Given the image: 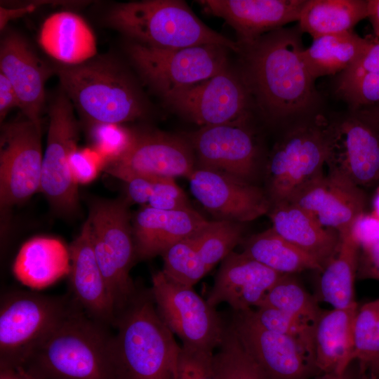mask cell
<instances>
[{
	"mask_svg": "<svg viewBox=\"0 0 379 379\" xmlns=\"http://www.w3.org/2000/svg\"><path fill=\"white\" fill-rule=\"evenodd\" d=\"M328 174L361 188L379 186V124L364 109L326 120Z\"/></svg>",
	"mask_w": 379,
	"mask_h": 379,
	"instance_id": "ba28073f",
	"label": "cell"
},
{
	"mask_svg": "<svg viewBox=\"0 0 379 379\" xmlns=\"http://www.w3.org/2000/svg\"><path fill=\"white\" fill-rule=\"evenodd\" d=\"M242 253L282 274L310 270L320 272L323 270L314 258L285 240L272 227L248 238Z\"/></svg>",
	"mask_w": 379,
	"mask_h": 379,
	"instance_id": "1f68e13d",
	"label": "cell"
},
{
	"mask_svg": "<svg viewBox=\"0 0 379 379\" xmlns=\"http://www.w3.org/2000/svg\"><path fill=\"white\" fill-rule=\"evenodd\" d=\"M282 275L242 252L232 251L222 260L206 301L214 308L226 302L234 312L251 310Z\"/></svg>",
	"mask_w": 379,
	"mask_h": 379,
	"instance_id": "44dd1931",
	"label": "cell"
},
{
	"mask_svg": "<svg viewBox=\"0 0 379 379\" xmlns=\"http://www.w3.org/2000/svg\"><path fill=\"white\" fill-rule=\"evenodd\" d=\"M208 222L192 208L166 211L145 206L136 214L132 226L135 258L143 260L161 255Z\"/></svg>",
	"mask_w": 379,
	"mask_h": 379,
	"instance_id": "cb8c5ba5",
	"label": "cell"
},
{
	"mask_svg": "<svg viewBox=\"0 0 379 379\" xmlns=\"http://www.w3.org/2000/svg\"><path fill=\"white\" fill-rule=\"evenodd\" d=\"M379 261V241L360 248L358 267L367 266Z\"/></svg>",
	"mask_w": 379,
	"mask_h": 379,
	"instance_id": "7dc6e473",
	"label": "cell"
},
{
	"mask_svg": "<svg viewBox=\"0 0 379 379\" xmlns=\"http://www.w3.org/2000/svg\"><path fill=\"white\" fill-rule=\"evenodd\" d=\"M69 250L75 303L91 319L104 325L114 324L116 310L95 255L88 219Z\"/></svg>",
	"mask_w": 379,
	"mask_h": 379,
	"instance_id": "603a6c76",
	"label": "cell"
},
{
	"mask_svg": "<svg viewBox=\"0 0 379 379\" xmlns=\"http://www.w3.org/2000/svg\"><path fill=\"white\" fill-rule=\"evenodd\" d=\"M302 33L298 26L283 27L241 47L244 81L259 107L272 119L305 114L317 100L315 80L302 57Z\"/></svg>",
	"mask_w": 379,
	"mask_h": 379,
	"instance_id": "6da1fadb",
	"label": "cell"
},
{
	"mask_svg": "<svg viewBox=\"0 0 379 379\" xmlns=\"http://www.w3.org/2000/svg\"><path fill=\"white\" fill-rule=\"evenodd\" d=\"M251 312L265 329L293 338L314 352V325L271 307L259 306Z\"/></svg>",
	"mask_w": 379,
	"mask_h": 379,
	"instance_id": "f35d334b",
	"label": "cell"
},
{
	"mask_svg": "<svg viewBox=\"0 0 379 379\" xmlns=\"http://www.w3.org/2000/svg\"><path fill=\"white\" fill-rule=\"evenodd\" d=\"M359 252L360 247L349 231L341 235L338 252L320 272L319 298L333 308L345 309L357 303L354 282Z\"/></svg>",
	"mask_w": 379,
	"mask_h": 379,
	"instance_id": "f546056e",
	"label": "cell"
},
{
	"mask_svg": "<svg viewBox=\"0 0 379 379\" xmlns=\"http://www.w3.org/2000/svg\"><path fill=\"white\" fill-rule=\"evenodd\" d=\"M71 269L69 250L59 239L36 237L26 241L15 259L13 272L23 285L43 289L55 283Z\"/></svg>",
	"mask_w": 379,
	"mask_h": 379,
	"instance_id": "83f0119b",
	"label": "cell"
},
{
	"mask_svg": "<svg viewBox=\"0 0 379 379\" xmlns=\"http://www.w3.org/2000/svg\"><path fill=\"white\" fill-rule=\"evenodd\" d=\"M206 12L224 19L237 32L240 46L298 21L307 0H204Z\"/></svg>",
	"mask_w": 379,
	"mask_h": 379,
	"instance_id": "d6986e66",
	"label": "cell"
},
{
	"mask_svg": "<svg viewBox=\"0 0 379 379\" xmlns=\"http://www.w3.org/2000/svg\"><path fill=\"white\" fill-rule=\"evenodd\" d=\"M272 228L285 240L314 258L322 267L336 254L340 234L321 225L292 202L272 204L267 213Z\"/></svg>",
	"mask_w": 379,
	"mask_h": 379,
	"instance_id": "d4e9b609",
	"label": "cell"
},
{
	"mask_svg": "<svg viewBox=\"0 0 379 379\" xmlns=\"http://www.w3.org/2000/svg\"><path fill=\"white\" fill-rule=\"evenodd\" d=\"M155 178L133 175L125 179L124 181L130 200L140 204H147Z\"/></svg>",
	"mask_w": 379,
	"mask_h": 379,
	"instance_id": "f6af8a7d",
	"label": "cell"
},
{
	"mask_svg": "<svg viewBox=\"0 0 379 379\" xmlns=\"http://www.w3.org/2000/svg\"><path fill=\"white\" fill-rule=\"evenodd\" d=\"M194 168L192 147L186 141L171 134L149 132L134 134L127 149L104 170L124 181L133 175L188 178Z\"/></svg>",
	"mask_w": 379,
	"mask_h": 379,
	"instance_id": "2e32d148",
	"label": "cell"
},
{
	"mask_svg": "<svg viewBox=\"0 0 379 379\" xmlns=\"http://www.w3.org/2000/svg\"><path fill=\"white\" fill-rule=\"evenodd\" d=\"M326 119L317 115L291 128L276 143L267 165V190L272 205L291 202L323 176Z\"/></svg>",
	"mask_w": 379,
	"mask_h": 379,
	"instance_id": "8992f818",
	"label": "cell"
},
{
	"mask_svg": "<svg viewBox=\"0 0 379 379\" xmlns=\"http://www.w3.org/2000/svg\"><path fill=\"white\" fill-rule=\"evenodd\" d=\"M69 307L59 298L32 292L5 298L0 309L1 368L23 367Z\"/></svg>",
	"mask_w": 379,
	"mask_h": 379,
	"instance_id": "30bf717a",
	"label": "cell"
},
{
	"mask_svg": "<svg viewBox=\"0 0 379 379\" xmlns=\"http://www.w3.org/2000/svg\"><path fill=\"white\" fill-rule=\"evenodd\" d=\"M26 364L29 370L25 369L37 379H118L113 336L77 304L69 307Z\"/></svg>",
	"mask_w": 379,
	"mask_h": 379,
	"instance_id": "7a4b0ae2",
	"label": "cell"
},
{
	"mask_svg": "<svg viewBox=\"0 0 379 379\" xmlns=\"http://www.w3.org/2000/svg\"><path fill=\"white\" fill-rule=\"evenodd\" d=\"M359 373L361 377L368 379H379V359Z\"/></svg>",
	"mask_w": 379,
	"mask_h": 379,
	"instance_id": "816d5d0a",
	"label": "cell"
},
{
	"mask_svg": "<svg viewBox=\"0 0 379 379\" xmlns=\"http://www.w3.org/2000/svg\"><path fill=\"white\" fill-rule=\"evenodd\" d=\"M251 310L234 312L230 324L270 378L307 379L317 369L314 351L293 338L265 329Z\"/></svg>",
	"mask_w": 379,
	"mask_h": 379,
	"instance_id": "9a60e30c",
	"label": "cell"
},
{
	"mask_svg": "<svg viewBox=\"0 0 379 379\" xmlns=\"http://www.w3.org/2000/svg\"><path fill=\"white\" fill-rule=\"evenodd\" d=\"M357 278L379 281V261L367 266L358 267Z\"/></svg>",
	"mask_w": 379,
	"mask_h": 379,
	"instance_id": "f907efd6",
	"label": "cell"
},
{
	"mask_svg": "<svg viewBox=\"0 0 379 379\" xmlns=\"http://www.w3.org/2000/svg\"><path fill=\"white\" fill-rule=\"evenodd\" d=\"M134 133L119 124H94L92 139L95 147L105 159L106 164L119 157L130 145Z\"/></svg>",
	"mask_w": 379,
	"mask_h": 379,
	"instance_id": "ab89813d",
	"label": "cell"
},
{
	"mask_svg": "<svg viewBox=\"0 0 379 379\" xmlns=\"http://www.w3.org/2000/svg\"><path fill=\"white\" fill-rule=\"evenodd\" d=\"M241 223L227 221H209L191 237L202 260L210 271L227 256L241 239Z\"/></svg>",
	"mask_w": 379,
	"mask_h": 379,
	"instance_id": "d590c367",
	"label": "cell"
},
{
	"mask_svg": "<svg viewBox=\"0 0 379 379\" xmlns=\"http://www.w3.org/2000/svg\"><path fill=\"white\" fill-rule=\"evenodd\" d=\"M128 53L142 80L162 97L227 68L228 48L215 44L159 48L133 42Z\"/></svg>",
	"mask_w": 379,
	"mask_h": 379,
	"instance_id": "9c48e42d",
	"label": "cell"
},
{
	"mask_svg": "<svg viewBox=\"0 0 379 379\" xmlns=\"http://www.w3.org/2000/svg\"><path fill=\"white\" fill-rule=\"evenodd\" d=\"M0 379H37L23 367L1 368Z\"/></svg>",
	"mask_w": 379,
	"mask_h": 379,
	"instance_id": "c3c4849f",
	"label": "cell"
},
{
	"mask_svg": "<svg viewBox=\"0 0 379 379\" xmlns=\"http://www.w3.org/2000/svg\"><path fill=\"white\" fill-rule=\"evenodd\" d=\"M361 379H368V378H366L361 377Z\"/></svg>",
	"mask_w": 379,
	"mask_h": 379,
	"instance_id": "6f0895ef",
	"label": "cell"
},
{
	"mask_svg": "<svg viewBox=\"0 0 379 379\" xmlns=\"http://www.w3.org/2000/svg\"><path fill=\"white\" fill-rule=\"evenodd\" d=\"M14 107L20 108L17 94L8 79L0 72V121Z\"/></svg>",
	"mask_w": 379,
	"mask_h": 379,
	"instance_id": "bcb514c9",
	"label": "cell"
},
{
	"mask_svg": "<svg viewBox=\"0 0 379 379\" xmlns=\"http://www.w3.org/2000/svg\"><path fill=\"white\" fill-rule=\"evenodd\" d=\"M214 355L218 379H270L248 351L231 324Z\"/></svg>",
	"mask_w": 379,
	"mask_h": 379,
	"instance_id": "e575fe53",
	"label": "cell"
},
{
	"mask_svg": "<svg viewBox=\"0 0 379 379\" xmlns=\"http://www.w3.org/2000/svg\"><path fill=\"white\" fill-rule=\"evenodd\" d=\"M350 234L360 248L379 241V217L373 212H364L354 221Z\"/></svg>",
	"mask_w": 379,
	"mask_h": 379,
	"instance_id": "ee69618b",
	"label": "cell"
},
{
	"mask_svg": "<svg viewBox=\"0 0 379 379\" xmlns=\"http://www.w3.org/2000/svg\"><path fill=\"white\" fill-rule=\"evenodd\" d=\"M161 270L170 279L193 287L208 272L191 237L170 246L161 255Z\"/></svg>",
	"mask_w": 379,
	"mask_h": 379,
	"instance_id": "74e56055",
	"label": "cell"
},
{
	"mask_svg": "<svg viewBox=\"0 0 379 379\" xmlns=\"http://www.w3.org/2000/svg\"><path fill=\"white\" fill-rule=\"evenodd\" d=\"M112 27L134 42L159 48L215 44L237 53L241 46L204 25L185 2L147 0L115 6L107 15Z\"/></svg>",
	"mask_w": 379,
	"mask_h": 379,
	"instance_id": "277c9868",
	"label": "cell"
},
{
	"mask_svg": "<svg viewBox=\"0 0 379 379\" xmlns=\"http://www.w3.org/2000/svg\"><path fill=\"white\" fill-rule=\"evenodd\" d=\"M250 94L244 79L226 68L203 82L163 98L194 122L206 126L245 123Z\"/></svg>",
	"mask_w": 379,
	"mask_h": 379,
	"instance_id": "5bb4252c",
	"label": "cell"
},
{
	"mask_svg": "<svg viewBox=\"0 0 379 379\" xmlns=\"http://www.w3.org/2000/svg\"><path fill=\"white\" fill-rule=\"evenodd\" d=\"M375 215L379 217V186L376 187L373 199V211Z\"/></svg>",
	"mask_w": 379,
	"mask_h": 379,
	"instance_id": "db71d44e",
	"label": "cell"
},
{
	"mask_svg": "<svg viewBox=\"0 0 379 379\" xmlns=\"http://www.w3.org/2000/svg\"><path fill=\"white\" fill-rule=\"evenodd\" d=\"M114 324L118 379H176L180 347L159 315L151 289L136 291Z\"/></svg>",
	"mask_w": 379,
	"mask_h": 379,
	"instance_id": "3957f363",
	"label": "cell"
},
{
	"mask_svg": "<svg viewBox=\"0 0 379 379\" xmlns=\"http://www.w3.org/2000/svg\"><path fill=\"white\" fill-rule=\"evenodd\" d=\"M331 374V373H326V374H324V376H322L319 379H330Z\"/></svg>",
	"mask_w": 379,
	"mask_h": 379,
	"instance_id": "9f6ffc18",
	"label": "cell"
},
{
	"mask_svg": "<svg viewBox=\"0 0 379 379\" xmlns=\"http://www.w3.org/2000/svg\"><path fill=\"white\" fill-rule=\"evenodd\" d=\"M361 109L366 112L379 124V105Z\"/></svg>",
	"mask_w": 379,
	"mask_h": 379,
	"instance_id": "f5cc1de1",
	"label": "cell"
},
{
	"mask_svg": "<svg viewBox=\"0 0 379 379\" xmlns=\"http://www.w3.org/2000/svg\"><path fill=\"white\" fill-rule=\"evenodd\" d=\"M187 178L192 195L216 220L250 222L271 208L264 190L228 174L199 167Z\"/></svg>",
	"mask_w": 379,
	"mask_h": 379,
	"instance_id": "e0dca14e",
	"label": "cell"
},
{
	"mask_svg": "<svg viewBox=\"0 0 379 379\" xmlns=\"http://www.w3.org/2000/svg\"><path fill=\"white\" fill-rule=\"evenodd\" d=\"M259 306L281 310L314 326L323 311L317 299L292 274H283L267 291Z\"/></svg>",
	"mask_w": 379,
	"mask_h": 379,
	"instance_id": "836d02e7",
	"label": "cell"
},
{
	"mask_svg": "<svg viewBox=\"0 0 379 379\" xmlns=\"http://www.w3.org/2000/svg\"><path fill=\"white\" fill-rule=\"evenodd\" d=\"M55 72L74 108L93 124H120L143 114L137 87L114 61L96 58L77 65L61 64Z\"/></svg>",
	"mask_w": 379,
	"mask_h": 379,
	"instance_id": "5b68a950",
	"label": "cell"
},
{
	"mask_svg": "<svg viewBox=\"0 0 379 379\" xmlns=\"http://www.w3.org/2000/svg\"><path fill=\"white\" fill-rule=\"evenodd\" d=\"M213 351L180 347L176 379H218Z\"/></svg>",
	"mask_w": 379,
	"mask_h": 379,
	"instance_id": "60d3db41",
	"label": "cell"
},
{
	"mask_svg": "<svg viewBox=\"0 0 379 379\" xmlns=\"http://www.w3.org/2000/svg\"><path fill=\"white\" fill-rule=\"evenodd\" d=\"M368 1L364 0H307L298 27L313 39L351 32L368 17Z\"/></svg>",
	"mask_w": 379,
	"mask_h": 379,
	"instance_id": "4dcf8cb0",
	"label": "cell"
},
{
	"mask_svg": "<svg viewBox=\"0 0 379 379\" xmlns=\"http://www.w3.org/2000/svg\"><path fill=\"white\" fill-rule=\"evenodd\" d=\"M39 41L48 55L65 65L82 64L97 53L93 32L81 16L72 12L48 16L41 25Z\"/></svg>",
	"mask_w": 379,
	"mask_h": 379,
	"instance_id": "484cf974",
	"label": "cell"
},
{
	"mask_svg": "<svg viewBox=\"0 0 379 379\" xmlns=\"http://www.w3.org/2000/svg\"><path fill=\"white\" fill-rule=\"evenodd\" d=\"M0 69L13 87L24 117L41 124L51 70L18 32H8L1 41Z\"/></svg>",
	"mask_w": 379,
	"mask_h": 379,
	"instance_id": "ffe728a7",
	"label": "cell"
},
{
	"mask_svg": "<svg viewBox=\"0 0 379 379\" xmlns=\"http://www.w3.org/2000/svg\"><path fill=\"white\" fill-rule=\"evenodd\" d=\"M374 39V36L362 37L354 31L321 36L305 48L303 60L314 80L340 74L359 59Z\"/></svg>",
	"mask_w": 379,
	"mask_h": 379,
	"instance_id": "f1b7e54d",
	"label": "cell"
},
{
	"mask_svg": "<svg viewBox=\"0 0 379 379\" xmlns=\"http://www.w3.org/2000/svg\"><path fill=\"white\" fill-rule=\"evenodd\" d=\"M166 211L192 208L188 199L173 178H155L147 204Z\"/></svg>",
	"mask_w": 379,
	"mask_h": 379,
	"instance_id": "b9f144b4",
	"label": "cell"
},
{
	"mask_svg": "<svg viewBox=\"0 0 379 379\" xmlns=\"http://www.w3.org/2000/svg\"><path fill=\"white\" fill-rule=\"evenodd\" d=\"M69 170L74 182L78 185L91 182L105 169L106 161L95 149H79L70 154Z\"/></svg>",
	"mask_w": 379,
	"mask_h": 379,
	"instance_id": "7bdbcfd3",
	"label": "cell"
},
{
	"mask_svg": "<svg viewBox=\"0 0 379 379\" xmlns=\"http://www.w3.org/2000/svg\"><path fill=\"white\" fill-rule=\"evenodd\" d=\"M330 379H354L352 375L347 373V370L341 374L331 373Z\"/></svg>",
	"mask_w": 379,
	"mask_h": 379,
	"instance_id": "11a10c76",
	"label": "cell"
},
{
	"mask_svg": "<svg viewBox=\"0 0 379 379\" xmlns=\"http://www.w3.org/2000/svg\"><path fill=\"white\" fill-rule=\"evenodd\" d=\"M356 303L347 308L323 310L314 328V358L318 370L341 374L352 363L353 324L358 309Z\"/></svg>",
	"mask_w": 379,
	"mask_h": 379,
	"instance_id": "4316f807",
	"label": "cell"
},
{
	"mask_svg": "<svg viewBox=\"0 0 379 379\" xmlns=\"http://www.w3.org/2000/svg\"><path fill=\"white\" fill-rule=\"evenodd\" d=\"M200 166L253 183L258 149L245 123L203 126L191 135Z\"/></svg>",
	"mask_w": 379,
	"mask_h": 379,
	"instance_id": "ac0fdd59",
	"label": "cell"
},
{
	"mask_svg": "<svg viewBox=\"0 0 379 379\" xmlns=\"http://www.w3.org/2000/svg\"><path fill=\"white\" fill-rule=\"evenodd\" d=\"M291 202L342 235L350 231L355 219L365 212L366 195L364 190L327 174L310 184Z\"/></svg>",
	"mask_w": 379,
	"mask_h": 379,
	"instance_id": "7402d4cb",
	"label": "cell"
},
{
	"mask_svg": "<svg viewBox=\"0 0 379 379\" xmlns=\"http://www.w3.org/2000/svg\"><path fill=\"white\" fill-rule=\"evenodd\" d=\"M74 109L63 91L50 105L39 190L55 211L67 215L74 213L79 206L78 185L73 180L69 166L70 154L77 148L79 131Z\"/></svg>",
	"mask_w": 379,
	"mask_h": 379,
	"instance_id": "7c38bea8",
	"label": "cell"
},
{
	"mask_svg": "<svg viewBox=\"0 0 379 379\" xmlns=\"http://www.w3.org/2000/svg\"><path fill=\"white\" fill-rule=\"evenodd\" d=\"M152 283L159 315L182 346L209 351L219 347L226 325L206 300L193 287L173 281L162 271L153 274Z\"/></svg>",
	"mask_w": 379,
	"mask_h": 379,
	"instance_id": "8fae6325",
	"label": "cell"
},
{
	"mask_svg": "<svg viewBox=\"0 0 379 379\" xmlns=\"http://www.w3.org/2000/svg\"><path fill=\"white\" fill-rule=\"evenodd\" d=\"M379 359V297L359 306L353 324L352 361L359 372Z\"/></svg>",
	"mask_w": 379,
	"mask_h": 379,
	"instance_id": "8d00e7d4",
	"label": "cell"
},
{
	"mask_svg": "<svg viewBox=\"0 0 379 379\" xmlns=\"http://www.w3.org/2000/svg\"><path fill=\"white\" fill-rule=\"evenodd\" d=\"M41 125L26 117L2 126L0 138V201L8 208L40 190L43 157Z\"/></svg>",
	"mask_w": 379,
	"mask_h": 379,
	"instance_id": "4fadbf2b",
	"label": "cell"
},
{
	"mask_svg": "<svg viewBox=\"0 0 379 379\" xmlns=\"http://www.w3.org/2000/svg\"><path fill=\"white\" fill-rule=\"evenodd\" d=\"M88 220L95 255L117 315L136 292L129 274L135 258L130 213L124 201L98 199L91 203Z\"/></svg>",
	"mask_w": 379,
	"mask_h": 379,
	"instance_id": "52a82bcc",
	"label": "cell"
},
{
	"mask_svg": "<svg viewBox=\"0 0 379 379\" xmlns=\"http://www.w3.org/2000/svg\"><path fill=\"white\" fill-rule=\"evenodd\" d=\"M335 92L352 110L379 105V39L349 68L339 74Z\"/></svg>",
	"mask_w": 379,
	"mask_h": 379,
	"instance_id": "d6a6232c",
	"label": "cell"
},
{
	"mask_svg": "<svg viewBox=\"0 0 379 379\" xmlns=\"http://www.w3.org/2000/svg\"><path fill=\"white\" fill-rule=\"evenodd\" d=\"M368 17L374 36L379 39V0H368Z\"/></svg>",
	"mask_w": 379,
	"mask_h": 379,
	"instance_id": "681fc988",
	"label": "cell"
}]
</instances>
